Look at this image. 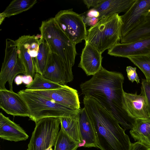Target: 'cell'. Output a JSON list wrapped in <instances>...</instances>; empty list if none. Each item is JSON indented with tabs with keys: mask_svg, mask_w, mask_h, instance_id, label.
I'll return each instance as SVG.
<instances>
[{
	"mask_svg": "<svg viewBox=\"0 0 150 150\" xmlns=\"http://www.w3.org/2000/svg\"><path fill=\"white\" fill-rule=\"evenodd\" d=\"M124 77L119 72L109 71L103 67L80 88L85 96L92 97L103 105L125 130L132 129L135 120L126 112L123 88Z\"/></svg>",
	"mask_w": 150,
	"mask_h": 150,
	"instance_id": "obj_1",
	"label": "cell"
},
{
	"mask_svg": "<svg viewBox=\"0 0 150 150\" xmlns=\"http://www.w3.org/2000/svg\"><path fill=\"white\" fill-rule=\"evenodd\" d=\"M39 29L42 38L47 43L51 52L59 56L68 70L72 72L77 54L76 44L61 29L54 17L42 21Z\"/></svg>",
	"mask_w": 150,
	"mask_h": 150,
	"instance_id": "obj_2",
	"label": "cell"
},
{
	"mask_svg": "<svg viewBox=\"0 0 150 150\" xmlns=\"http://www.w3.org/2000/svg\"><path fill=\"white\" fill-rule=\"evenodd\" d=\"M18 93L28 107L30 114L29 119L35 123L45 118L74 116L80 110L63 105L30 91L22 90Z\"/></svg>",
	"mask_w": 150,
	"mask_h": 150,
	"instance_id": "obj_3",
	"label": "cell"
},
{
	"mask_svg": "<svg viewBox=\"0 0 150 150\" xmlns=\"http://www.w3.org/2000/svg\"><path fill=\"white\" fill-rule=\"evenodd\" d=\"M122 23L121 16L118 14L103 17L88 30L85 41L102 54L120 40Z\"/></svg>",
	"mask_w": 150,
	"mask_h": 150,
	"instance_id": "obj_4",
	"label": "cell"
},
{
	"mask_svg": "<svg viewBox=\"0 0 150 150\" xmlns=\"http://www.w3.org/2000/svg\"><path fill=\"white\" fill-rule=\"evenodd\" d=\"M35 124L27 150H46L54 146L59 132L60 118H45Z\"/></svg>",
	"mask_w": 150,
	"mask_h": 150,
	"instance_id": "obj_5",
	"label": "cell"
},
{
	"mask_svg": "<svg viewBox=\"0 0 150 150\" xmlns=\"http://www.w3.org/2000/svg\"><path fill=\"white\" fill-rule=\"evenodd\" d=\"M5 55L0 73V90L6 89L8 83L9 90L13 91L14 79L19 74L26 75L24 65L17 52L15 41L7 39L6 41Z\"/></svg>",
	"mask_w": 150,
	"mask_h": 150,
	"instance_id": "obj_6",
	"label": "cell"
},
{
	"mask_svg": "<svg viewBox=\"0 0 150 150\" xmlns=\"http://www.w3.org/2000/svg\"><path fill=\"white\" fill-rule=\"evenodd\" d=\"M54 18L61 29L75 44L86 40V25L81 15L73 11L72 9L61 11Z\"/></svg>",
	"mask_w": 150,
	"mask_h": 150,
	"instance_id": "obj_7",
	"label": "cell"
},
{
	"mask_svg": "<svg viewBox=\"0 0 150 150\" xmlns=\"http://www.w3.org/2000/svg\"><path fill=\"white\" fill-rule=\"evenodd\" d=\"M41 34L23 35L15 40L17 52L24 67L26 75L34 78L35 64L38 51Z\"/></svg>",
	"mask_w": 150,
	"mask_h": 150,
	"instance_id": "obj_8",
	"label": "cell"
},
{
	"mask_svg": "<svg viewBox=\"0 0 150 150\" xmlns=\"http://www.w3.org/2000/svg\"><path fill=\"white\" fill-rule=\"evenodd\" d=\"M150 10V0H136L125 14L121 16L122 23L121 38L145 22Z\"/></svg>",
	"mask_w": 150,
	"mask_h": 150,
	"instance_id": "obj_9",
	"label": "cell"
},
{
	"mask_svg": "<svg viewBox=\"0 0 150 150\" xmlns=\"http://www.w3.org/2000/svg\"><path fill=\"white\" fill-rule=\"evenodd\" d=\"M108 54L126 57L150 54V37L127 43L118 42L108 50Z\"/></svg>",
	"mask_w": 150,
	"mask_h": 150,
	"instance_id": "obj_10",
	"label": "cell"
},
{
	"mask_svg": "<svg viewBox=\"0 0 150 150\" xmlns=\"http://www.w3.org/2000/svg\"><path fill=\"white\" fill-rule=\"evenodd\" d=\"M0 108L7 114L14 116H30L25 103L18 93L13 91L0 90Z\"/></svg>",
	"mask_w": 150,
	"mask_h": 150,
	"instance_id": "obj_11",
	"label": "cell"
},
{
	"mask_svg": "<svg viewBox=\"0 0 150 150\" xmlns=\"http://www.w3.org/2000/svg\"><path fill=\"white\" fill-rule=\"evenodd\" d=\"M45 78L61 85L72 81V72L69 71L61 58L57 54L51 52L42 75Z\"/></svg>",
	"mask_w": 150,
	"mask_h": 150,
	"instance_id": "obj_12",
	"label": "cell"
},
{
	"mask_svg": "<svg viewBox=\"0 0 150 150\" xmlns=\"http://www.w3.org/2000/svg\"><path fill=\"white\" fill-rule=\"evenodd\" d=\"M30 91L42 95L63 105L80 110L77 91L66 85H63L60 88L54 89Z\"/></svg>",
	"mask_w": 150,
	"mask_h": 150,
	"instance_id": "obj_13",
	"label": "cell"
},
{
	"mask_svg": "<svg viewBox=\"0 0 150 150\" xmlns=\"http://www.w3.org/2000/svg\"><path fill=\"white\" fill-rule=\"evenodd\" d=\"M124 106L129 115L134 119H145L150 118L145 96L124 92Z\"/></svg>",
	"mask_w": 150,
	"mask_h": 150,
	"instance_id": "obj_14",
	"label": "cell"
},
{
	"mask_svg": "<svg viewBox=\"0 0 150 150\" xmlns=\"http://www.w3.org/2000/svg\"><path fill=\"white\" fill-rule=\"evenodd\" d=\"M102 53L96 49L85 41L78 67L87 76L93 75L101 70L102 67Z\"/></svg>",
	"mask_w": 150,
	"mask_h": 150,
	"instance_id": "obj_15",
	"label": "cell"
},
{
	"mask_svg": "<svg viewBox=\"0 0 150 150\" xmlns=\"http://www.w3.org/2000/svg\"><path fill=\"white\" fill-rule=\"evenodd\" d=\"M79 116V131L82 142L81 146L98 148L94 128L84 108L80 109Z\"/></svg>",
	"mask_w": 150,
	"mask_h": 150,
	"instance_id": "obj_16",
	"label": "cell"
},
{
	"mask_svg": "<svg viewBox=\"0 0 150 150\" xmlns=\"http://www.w3.org/2000/svg\"><path fill=\"white\" fill-rule=\"evenodd\" d=\"M0 137L5 140L17 142L26 140L29 136L19 125L0 112Z\"/></svg>",
	"mask_w": 150,
	"mask_h": 150,
	"instance_id": "obj_17",
	"label": "cell"
},
{
	"mask_svg": "<svg viewBox=\"0 0 150 150\" xmlns=\"http://www.w3.org/2000/svg\"><path fill=\"white\" fill-rule=\"evenodd\" d=\"M136 0H103L96 8L100 20L103 17L114 14L125 13Z\"/></svg>",
	"mask_w": 150,
	"mask_h": 150,
	"instance_id": "obj_18",
	"label": "cell"
},
{
	"mask_svg": "<svg viewBox=\"0 0 150 150\" xmlns=\"http://www.w3.org/2000/svg\"><path fill=\"white\" fill-rule=\"evenodd\" d=\"M130 133L135 141L150 149V118L135 119Z\"/></svg>",
	"mask_w": 150,
	"mask_h": 150,
	"instance_id": "obj_19",
	"label": "cell"
},
{
	"mask_svg": "<svg viewBox=\"0 0 150 150\" xmlns=\"http://www.w3.org/2000/svg\"><path fill=\"white\" fill-rule=\"evenodd\" d=\"M61 128L69 136L81 146V140L79 128V113L72 116L60 118Z\"/></svg>",
	"mask_w": 150,
	"mask_h": 150,
	"instance_id": "obj_20",
	"label": "cell"
},
{
	"mask_svg": "<svg viewBox=\"0 0 150 150\" xmlns=\"http://www.w3.org/2000/svg\"><path fill=\"white\" fill-rule=\"evenodd\" d=\"M51 51L46 41L41 37L40 39L35 67L36 73L42 75L45 71Z\"/></svg>",
	"mask_w": 150,
	"mask_h": 150,
	"instance_id": "obj_21",
	"label": "cell"
},
{
	"mask_svg": "<svg viewBox=\"0 0 150 150\" xmlns=\"http://www.w3.org/2000/svg\"><path fill=\"white\" fill-rule=\"evenodd\" d=\"M37 2V0H13L0 15L5 18L19 14L30 9Z\"/></svg>",
	"mask_w": 150,
	"mask_h": 150,
	"instance_id": "obj_22",
	"label": "cell"
},
{
	"mask_svg": "<svg viewBox=\"0 0 150 150\" xmlns=\"http://www.w3.org/2000/svg\"><path fill=\"white\" fill-rule=\"evenodd\" d=\"M63 85L53 82L36 73L33 81L26 85L25 90L30 91L47 90L61 87Z\"/></svg>",
	"mask_w": 150,
	"mask_h": 150,
	"instance_id": "obj_23",
	"label": "cell"
},
{
	"mask_svg": "<svg viewBox=\"0 0 150 150\" xmlns=\"http://www.w3.org/2000/svg\"><path fill=\"white\" fill-rule=\"evenodd\" d=\"M150 37V21L139 25L120 39L121 43H127Z\"/></svg>",
	"mask_w": 150,
	"mask_h": 150,
	"instance_id": "obj_24",
	"label": "cell"
},
{
	"mask_svg": "<svg viewBox=\"0 0 150 150\" xmlns=\"http://www.w3.org/2000/svg\"><path fill=\"white\" fill-rule=\"evenodd\" d=\"M54 146V150H76L80 145L61 128Z\"/></svg>",
	"mask_w": 150,
	"mask_h": 150,
	"instance_id": "obj_25",
	"label": "cell"
},
{
	"mask_svg": "<svg viewBox=\"0 0 150 150\" xmlns=\"http://www.w3.org/2000/svg\"><path fill=\"white\" fill-rule=\"evenodd\" d=\"M128 58L141 70L144 75L146 79L150 82V54Z\"/></svg>",
	"mask_w": 150,
	"mask_h": 150,
	"instance_id": "obj_26",
	"label": "cell"
},
{
	"mask_svg": "<svg viewBox=\"0 0 150 150\" xmlns=\"http://www.w3.org/2000/svg\"><path fill=\"white\" fill-rule=\"evenodd\" d=\"M141 93L145 96L150 117V82L146 79L142 81Z\"/></svg>",
	"mask_w": 150,
	"mask_h": 150,
	"instance_id": "obj_27",
	"label": "cell"
},
{
	"mask_svg": "<svg viewBox=\"0 0 150 150\" xmlns=\"http://www.w3.org/2000/svg\"><path fill=\"white\" fill-rule=\"evenodd\" d=\"M136 69V67L129 66L127 67L126 71L128 79L132 82L135 81L138 84L140 80L137 73Z\"/></svg>",
	"mask_w": 150,
	"mask_h": 150,
	"instance_id": "obj_28",
	"label": "cell"
},
{
	"mask_svg": "<svg viewBox=\"0 0 150 150\" xmlns=\"http://www.w3.org/2000/svg\"><path fill=\"white\" fill-rule=\"evenodd\" d=\"M103 1V0H83V1L89 9L91 7L96 8Z\"/></svg>",
	"mask_w": 150,
	"mask_h": 150,
	"instance_id": "obj_29",
	"label": "cell"
},
{
	"mask_svg": "<svg viewBox=\"0 0 150 150\" xmlns=\"http://www.w3.org/2000/svg\"><path fill=\"white\" fill-rule=\"evenodd\" d=\"M131 150H150L142 144L136 142L132 143Z\"/></svg>",
	"mask_w": 150,
	"mask_h": 150,
	"instance_id": "obj_30",
	"label": "cell"
},
{
	"mask_svg": "<svg viewBox=\"0 0 150 150\" xmlns=\"http://www.w3.org/2000/svg\"><path fill=\"white\" fill-rule=\"evenodd\" d=\"M33 78L30 76L24 75L22 76L23 83L26 85L30 84L33 81Z\"/></svg>",
	"mask_w": 150,
	"mask_h": 150,
	"instance_id": "obj_31",
	"label": "cell"
},
{
	"mask_svg": "<svg viewBox=\"0 0 150 150\" xmlns=\"http://www.w3.org/2000/svg\"><path fill=\"white\" fill-rule=\"evenodd\" d=\"M22 76L19 75L16 76L14 79V82L17 86H18L22 83Z\"/></svg>",
	"mask_w": 150,
	"mask_h": 150,
	"instance_id": "obj_32",
	"label": "cell"
},
{
	"mask_svg": "<svg viewBox=\"0 0 150 150\" xmlns=\"http://www.w3.org/2000/svg\"><path fill=\"white\" fill-rule=\"evenodd\" d=\"M146 21H150V10L148 13L146 17Z\"/></svg>",
	"mask_w": 150,
	"mask_h": 150,
	"instance_id": "obj_33",
	"label": "cell"
},
{
	"mask_svg": "<svg viewBox=\"0 0 150 150\" xmlns=\"http://www.w3.org/2000/svg\"><path fill=\"white\" fill-rule=\"evenodd\" d=\"M46 150H53L52 148V147L50 146L48 148L46 149Z\"/></svg>",
	"mask_w": 150,
	"mask_h": 150,
	"instance_id": "obj_34",
	"label": "cell"
}]
</instances>
